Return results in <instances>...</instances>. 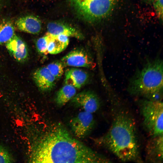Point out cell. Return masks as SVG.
I'll return each mask as SVG.
<instances>
[{
    "label": "cell",
    "instance_id": "1",
    "mask_svg": "<svg viewBox=\"0 0 163 163\" xmlns=\"http://www.w3.org/2000/svg\"><path fill=\"white\" fill-rule=\"evenodd\" d=\"M38 163H110L108 158L76 139L59 124H55L44 135L34 155Z\"/></svg>",
    "mask_w": 163,
    "mask_h": 163
},
{
    "label": "cell",
    "instance_id": "2",
    "mask_svg": "<svg viewBox=\"0 0 163 163\" xmlns=\"http://www.w3.org/2000/svg\"><path fill=\"white\" fill-rule=\"evenodd\" d=\"M112 119L107 131L93 139L95 144L105 148L123 162H142L135 120L124 107H113Z\"/></svg>",
    "mask_w": 163,
    "mask_h": 163
},
{
    "label": "cell",
    "instance_id": "3",
    "mask_svg": "<svg viewBox=\"0 0 163 163\" xmlns=\"http://www.w3.org/2000/svg\"><path fill=\"white\" fill-rule=\"evenodd\" d=\"M163 61L158 57L149 60L130 79L128 91L131 95L152 100L161 101Z\"/></svg>",
    "mask_w": 163,
    "mask_h": 163
},
{
    "label": "cell",
    "instance_id": "4",
    "mask_svg": "<svg viewBox=\"0 0 163 163\" xmlns=\"http://www.w3.org/2000/svg\"><path fill=\"white\" fill-rule=\"evenodd\" d=\"M138 104L144 129L152 137L163 135V103L161 101L144 98Z\"/></svg>",
    "mask_w": 163,
    "mask_h": 163
},
{
    "label": "cell",
    "instance_id": "5",
    "mask_svg": "<svg viewBox=\"0 0 163 163\" xmlns=\"http://www.w3.org/2000/svg\"><path fill=\"white\" fill-rule=\"evenodd\" d=\"M117 0H72L79 14L85 19L94 21L107 16L112 11Z\"/></svg>",
    "mask_w": 163,
    "mask_h": 163
},
{
    "label": "cell",
    "instance_id": "6",
    "mask_svg": "<svg viewBox=\"0 0 163 163\" xmlns=\"http://www.w3.org/2000/svg\"><path fill=\"white\" fill-rule=\"evenodd\" d=\"M95 123L93 113L83 111L72 118L69 124L74 136L78 138H83L91 133Z\"/></svg>",
    "mask_w": 163,
    "mask_h": 163
},
{
    "label": "cell",
    "instance_id": "7",
    "mask_svg": "<svg viewBox=\"0 0 163 163\" xmlns=\"http://www.w3.org/2000/svg\"><path fill=\"white\" fill-rule=\"evenodd\" d=\"M64 66L82 67L92 69L95 66L91 55L84 50L76 49L71 51L61 59Z\"/></svg>",
    "mask_w": 163,
    "mask_h": 163
},
{
    "label": "cell",
    "instance_id": "8",
    "mask_svg": "<svg viewBox=\"0 0 163 163\" xmlns=\"http://www.w3.org/2000/svg\"><path fill=\"white\" fill-rule=\"evenodd\" d=\"M76 107H80L84 111L93 113L100 107V101L97 95L94 92L89 90L82 91L76 95L71 100Z\"/></svg>",
    "mask_w": 163,
    "mask_h": 163
},
{
    "label": "cell",
    "instance_id": "9",
    "mask_svg": "<svg viewBox=\"0 0 163 163\" xmlns=\"http://www.w3.org/2000/svg\"><path fill=\"white\" fill-rule=\"evenodd\" d=\"M163 135L152 137L145 148L146 158L149 162L161 163L163 158Z\"/></svg>",
    "mask_w": 163,
    "mask_h": 163
},
{
    "label": "cell",
    "instance_id": "10",
    "mask_svg": "<svg viewBox=\"0 0 163 163\" xmlns=\"http://www.w3.org/2000/svg\"><path fill=\"white\" fill-rule=\"evenodd\" d=\"M33 78L38 88L43 91H50L55 85L56 80L46 67L36 70L33 73Z\"/></svg>",
    "mask_w": 163,
    "mask_h": 163
},
{
    "label": "cell",
    "instance_id": "11",
    "mask_svg": "<svg viewBox=\"0 0 163 163\" xmlns=\"http://www.w3.org/2000/svg\"><path fill=\"white\" fill-rule=\"evenodd\" d=\"M10 54L17 61L23 62L27 58L28 51L25 42L19 36L14 35L6 43Z\"/></svg>",
    "mask_w": 163,
    "mask_h": 163
},
{
    "label": "cell",
    "instance_id": "12",
    "mask_svg": "<svg viewBox=\"0 0 163 163\" xmlns=\"http://www.w3.org/2000/svg\"><path fill=\"white\" fill-rule=\"evenodd\" d=\"M47 33L51 34L57 35L63 34L81 40L83 36L78 30L75 28L63 23L52 21L49 23L47 26Z\"/></svg>",
    "mask_w": 163,
    "mask_h": 163
},
{
    "label": "cell",
    "instance_id": "13",
    "mask_svg": "<svg viewBox=\"0 0 163 163\" xmlns=\"http://www.w3.org/2000/svg\"><path fill=\"white\" fill-rule=\"evenodd\" d=\"M65 84L78 89L80 88L86 83L89 77L85 71L75 68L67 69L65 71Z\"/></svg>",
    "mask_w": 163,
    "mask_h": 163
},
{
    "label": "cell",
    "instance_id": "14",
    "mask_svg": "<svg viewBox=\"0 0 163 163\" xmlns=\"http://www.w3.org/2000/svg\"><path fill=\"white\" fill-rule=\"evenodd\" d=\"M16 25L21 31L32 34L39 33L41 30L42 24L37 18L33 15L21 17L16 21Z\"/></svg>",
    "mask_w": 163,
    "mask_h": 163
},
{
    "label": "cell",
    "instance_id": "15",
    "mask_svg": "<svg viewBox=\"0 0 163 163\" xmlns=\"http://www.w3.org/2000/svg\"><path fill=\"white\" fill-rule=\"evenodd\" d=\"M48 33L49 35L47 47L48 53L58 54L66 48L69 42V37L63 34L55 35Z\"/></svg>",
    "mask_w": 163,
    "mask_h": 163
},
{
    "label": "cell",
    "instance_id": "16",
    "mask_svg": "<svg viewBox=\"0 0 163 163\" xmlns=\"http://www.w3.org/2000/svg\"><path fill=\"white\" fill-rule=\"evenodd\" d=\"M76 94L75 88L66 84L57 92L55 98V102L58 106H62L71 100Z\"/></svg>",
    "mask_w": 163,
    "mask_h": 163
},
{
    "label": "cell",
    "instance_id": "17",
    "mask_svg": "<svg viewBox=\"0 0 163 163\" xmlns=\"http://www.w3.org/2000/svg\"><path fill=\"white\" fill-rule=\"evenodd\" d=\"M14 29L9 21H4L0 23V44L7 43L14 35Z\"/></svg>",
    "mask_w": 163,
    "mask_h": 163
},
{
    "label": "cell",
    "instance_id": "18",
    "mask_svg": "<svg viewBox=\"0 0 163 163\" xmlns=\"http://www.w3.org/2000/svg\"><path fill=\"white\" fill-rule=\"evenodd\" d=\"M64 66L61 61H56L49 64L46 67L56 80L63 74Z\"/></svg>",
    "mask_w": 163,
    "mask_h": 163
},
{
    "label": "cell",
    "instance_id": "19",
    "mask_svg": "<svg viewBox=\"0 0 163 163\" xmlns=\"http://www.w3.org/2000/svg\"><path fill=\"white\" fill-rule=\"evenodd\" d=\"M49 41V35L47 33L44 36L39 38L36 42L38 51L40 53L46 55L48 54L47 47Z\"/></svg>",
    "mask_w": 163,
    "mask_h": 163
},
{
    "label": "cell",
    "instance_id": "20",
    "mask_svg": "<svg viewBox=\"0 0 163 163\" xmlns=\"http://www.w3.org/2000/svg\"><path fill=\"white\" fill-rule=\"evenodd\" d=\"M12 159L6 150L0 145V162L10 163Z\"/></svg>",
    "mask_w": 163,
    "mask_h": 163
},
{
    "label": "cell",
    "instance_id": "21",
    "mask_svg": "<svg viewBox=\"0 0 163 163\" xmlns=\"http://www.w3.org/2000/svg\"><path fill=\"white\" fill-rule=\"evenodd\" d=\"M163 0H158L153 3L156 13L161 21L163 18Z\"/></svg>",
    "mask_w": 163,
    "mask_h": 163
},
{
    "label": "cell",
    "instance_id": "22",
    "mask_svg": "<svg viewBox=\"0 0 163 163\" xmlns=\"http://www.w3.org/2000/svg\"><path fill=\"white\" fill-rule=\"evenodd\" d=\"M157 0H146V1L150 3H153Z\"/></svg>",
    "mask_w": 163,
    "mask_h": 163
},
{
    "label": "cell",
    "instance_id": "23",
    "mask_svg": "<svg viewBox=\"0 0 163 163\" xmlns=\"http://www.w3.org/2000/svg\"><path fill=\"white\" fill-rule=\"evenodd\" d=\"M0 2H1V0H0Z\"/></svg>",
    "mask_w": 163,
    "mask_h": 163
},
{
    "label": "cell",
    "instance_id": "24",
    "mask_svg": "<svg viewBox=\"0 0 163 163\" xmlns=\"http://www.w3.org/2000/svg\"><path fill=\"white\" fill-rule=\"evenodd\" d=\"M71 0V1H72V0Z\"/></svg>",
    "mask_w": 163,
    "mask_h": 163
}]
</instances>
